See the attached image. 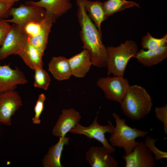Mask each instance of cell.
Masks as SVG:
<instances>
[{"instance_id": "6da1fadb", "label": "cell", "mask_w": 167, "mask_h": 167, "mask_svg": "<svg viewBox=\"0 0 167 167\" xmlns=\"http://www.w3.org/2000/svg\"><path fill=\"white\" fill-rule=\"evenodd\" d=\"M77 16L81 27L80 36L83 48L89 54L94 66L100 68L107 66L108 53L100 32L89 16L80 0H76Z\"/></svg>"}, {"instance_id": "7a4b0ae2", "label": "cell", "mask_w": 167, "mask_h": 167, "mask_svg": "<svg viewBox=\"0 0 167 167\" xmlns=\"http://www.w3.org/2000/svg\"><path fill=\"white\" fill-rule=\"evenodd\" d=\"M120 104L124 114L133 120L144 118L152 106V100L146 90L137 85H130Z\"/></svg>"}, {"instance_id": "3957f363", "label": "cell", "mask_w": 167, "mask_h": 167, "mask_svg": "<svg viewBox=\"0 0 167 167\" xmlns=\"http://www.w3.org/2000/svg\"><path fill=\"white\" fill-rule=\"evenodd\" d=\"M112 116L115 119L116 126L113 127V132L109 139L110 144L114 148H122L125 154H128L139 143L136 141V139L145 137L149 131H143L128 126L126 124L125 119L120 118L116 113H113Z\"/></svg>"}, {"instance_id": "277c9868", "label": "cell", "mask_w": 167, "mask_h": 167, "mask_svg": "<svg viewBox=\"0 0 167 167\" xmlns=\"http://www.w3.org/2000/svg\"><path fill=\"white\" fill-rule=\"evenodd\" d=\"M107 49V75L123 77L129 61L138 51V45L133 41L126 40L118 46H108Z\"/></svg>"}, {"instance_id": "5b68a950", "label": "cell", "mask_w": 167, "mask_h": 167, "mask_svg": "<svg viewBox=\"0 0 167 167\" xmlns=\"http://www.w3.org/2000/svg\"><path fill=\"white\" fill-rule=\"evenodd\" d=\"M97 115L92 124L88 126H84L78 123L69 132L86 136L89 139H94L100 142L107 152L111 154L116 151L115 149L108 141L105 134L108 132L111 134L113 132V127L111 122L108 121L109 125L103 126L98 122Z\"/></svg>"}, {"instance_id": "8992f818", "label": "cell", "mask_w": 167, "mask_h": 167, "mask_svg": "<svg viewBox=\"0 0 167 167\" xmlns=\"http://www.w3.org/2000/svg\"><path fill=\"white\" fill-rule=\"evenodd\" d=\"M28 42V36L24 29L13 24L0 47V60L11 55H18Z\"/></svg>"}, {"instance_id": "52a82bcc", "label": "cell", "mask_w": 167, "mask_h": 167, "mask_svg": "<svg viewBox=\"0 0 167 167\" xmlns=\"http://www.w3.org/2000/svg\"><path fill=\"white\" fill-rule=\"evenodd\" d=\"M96 84L103 91L106 98L119 103L130 85L126 79L116 76L99 78Z\"/></svg>"}, {"instance_id": "ba28073f", "label": "cell", "mask_w": 167, "mask_h": 167, "mask_svg": "<svg viewBox=\"0 0 167 167\" xmlns=\"http://www.w3.org/2000/svg\"><path fill=\"white\" fill-rule=\"evenodd\" d=\"M9 13L12 18L4 19V20L15 24L23 28L30 22L42 20L46 14L45 9L43 8L22 4L17 7H10Z\"/></svg>"}, {"instance_id": "9c48e42d", "label": "cell", "mask_w": 167, "mask_h": 167, "mask_svg": "<svg viewBox=\"0 0 167 167\" xmlns=\"http://www.w3.org/2000/svg\"><path fill=\"white\" fill-rule=\"evenodd\" d=\"M23 104L21 96L15 90L0 93V122L11 126L12 116Z\"/></svg>"}, {"instance_id": "30bf717a", "label": "cell", "mask_w": 167, "mask_h": 167, "mask_svg": "<svg viewBox=\"0 0 167 167\" xmlns=\"http://www.w3.org/2000/svg\"><path fill=\"white\" fill-rule=\"evenodd\" d=\"M126 167H155L154 157L144 143L139 142L129 154L122 156Z\"/></svg>"}, {"instance_id": "8fae6325", "label": "cell", "mask_w": 167, "mask_h": 167, "mask_svg": "<svg viewBox=\"0 0 167 167\" xmlns=\"http://www.w3.org/2000/svg\"><path fill=\"white\" fill-rule=\"evenodd\" d=\"M28 82L24 73L17 67L13 69L9 64L0 63V93L15 90L18 85Z\"/></svg>"}, {"instance_id": "7c38bea8", "label": "cell", "mask_w": 167, "mask_h": 167, "mask_svg": "<svg viewBox=\"0 0 167 167\" xmlns=\"http://www.w3.org/2000/svg\"><path fill=\"white\" fill-rule=\"evenodd\" d=\"M81 118L79 112L73 108L62 110L53 129L52 134L59 137L65 136L79 122Z\"/></svg>"}, {"instance_id": "4fadbf2b", "label": "cell", "mask_w": 167, "mask_h": 167, "mask_svg": "<svg viewBox=\"0 0 167 167\" xmlns=\"http://www.w3.org/2000/svg\"><path fill=\"white\" fill-rule=\"evenodd\" d=\"M25 5L40 7L50 15L55 22L56 19L70 9L72 5L70 0H40L26 1Z\"/></svg>"}, {"instance_id": "5bb4252c", "label": "cell", "mask_w": 167, "mask_h": 167, "mask_svg": "<svg viewBox=\"0 0 167 167\" xmlns=\"http://www.w3.org/2000/svg\"><path fill=\"white\" fill-rule=\"evenodd\" d=\"M85 159L92 167H117L118 163L103 147L92 146L86 152Z\"/></svg>"}, {"instance_id": "9a60e30c", "label": "cell", "mask_w": 167, "mask_h": 167, "mask_svg": "<svg viewBox=\"0 0 167 167\" xmlns=\"http://www.w3.org/2000/svg\"><path fill=\"white\" fill-rule=\"evenodd\" d=\"M55 22L52 16L46 12L38 33L34 36L28 38V42L38 49L43 54L48 43L51 27L53 24Z\"/></svg>"}, {"instance_id": "2e32d148", "label": "cell", "mask_w": 167, "mask_h": 167, "mask_svg": "<svg viewBox=\"0 0 167 167\" xmlns=\"http://www.w3.org/2000/svg\"><path fill=\"white\" fill-rule=\"evenodd\" d=\"M68 60L72 75L77 78L85 77L92 65L90 55L85 49Z\"/></svg>"}, {"instance_id": "e0dca14e", "label": "cell", "mask_w": 167, "mask_h": 167, "mask_svg": "<svg viewBox=\"0 0 167 167\" xmlns=\"http://www.w3.org/2000/svg\"><path fill=\"white\" fill-rule=\"evenodd\" d=\"M69 138L60 137L58 141L49 149L42 162L44 167H63L61 162L62 151L65 145L69 144Z\"/></svg>"}, {"instance_id": "ac0fdd59", "label": "cell", "mask_w": 167, "mask_h": 167, "mask_svg": "<svg viewBox=\"0 0 167 167\" xmlns=\"http://www.w3.org/2000/svg\"><path fill=\"white\" fill-rule=\"evenodd\" d=\"M167 57V46L165 45L157 49L149 50L141 49L135 57L143 66L150 67L165 60Z\"/></svg>"}, {"instance_id": "d6986e66", "label": "cell", "mask_w": 167, "mask_h": 167, "mask_svg": "<svg viewBox=\"0 0 167 167\" xmlns=\"http://www.w3.org/2000/svg\"><path fill=\"white\" fill-rule=\"evenodd\" d=\"M48 70L58 81L69 79L72 75L68 59L63 56L53 57L48 64Z\"/></svg>"}, {"instance_id": "ffe728a7", "label": "cell", "mask_w": 167, "mask_h": 167, "mask_svg": "<svg viewBox=\"0 0 167 167\" xmlns=\"http://www.w3.org/2000/svg\"><path fill=\"white\" fill-rule=\"evenodd\" d=\"M18 55L31 69L34 70L37 67H43L42 57L44 54L28 42Z\"/></svg>"}, {"instance_id": "44dd1931", "label": "cell", "mask_w": 167, "mask_h": 167, "mask_svg": "<svg viewBox=\"0 0 167 167\" xmlns=\"http://www.w3.org/2000/svg\"><path fill=\"white\" fill-rule=\"evenodd\" d=\"M84 4L89 16L99 32L102 33L101 26L102 22L106 19L103 8V2L99 1L80 0Z\"/></svg>"}, {"instance_id": "7402d4cb", "label": "cell", "mask_w": 167, "mask_h": 167, "mask_svg": "<svg viewBox=\"0 0 167 167\" xmlns=\"http://www.w3.org/2000/svg\"><path fill=\"white\" fill-rule=\"evenodd\" d=\"M103 6L107 18L127 8L134 6L140 7L139 4L126 0H107L103 2Z\"/></svg>"}, {"instance_id": "603a6c76", "label": "cell", "mask_w": 167, "mask_h": 167, "mask_svg": "<svg viewBox=\"0 0 167 167\" xmlns=\"http://www.w3.org/2000/svg\"><path fill=\"white\" fill-rule=\"evenodd\" d=\"M167 43V34L161 38L152 37L148 32L146 35L142 38L141 45L143 49L147 50H153L166 45Z\"/></svg>"}, {"instance_id": "cb8c5ba5", "label": "cell", "mask_w": 167, "mask_h": 167, "mask_svg": "<svg viewBox=\"0 0 167 167\" xmlns=\"http://www.w3.org/2000/svg\"><path fill=\"white\" fill-rule=\"evenodd\" d=\"M34 71V86L36 88L47 90L51 81L50 77L43 68L37 67Z\"/></svg>"}, {"instance_id": "d4e9b609", "label": "cell", "mask_w": 167, "mask_h": 167, "mask_svg": "<svg viewBox=\"0 0 167 167\" xmlns=\"http://www.w3.org/2000/svg\"><path fill=\"white\" fill-rule=\"evenodd\" d=\"M158 140L148 136L146 137L144 143L148 150L154 154L155 162L162 159L167 158V152L160 150L155 145V142Z\"/></svg>"}, {"instance_id": "484cf974", "label": "cell", "mask_w": 167, "mask_h": 167, "mask_svg": "<svg viewBox=\"0 0 167 167\" xmlns=\"http://www.w3.org/2000/svg\"><path fill=\"white\" fill-rule=\"evenodd\" d=\"M45 100L46 97L44 94L39 95L34 108V116L32 119V123L34 124H39L41 122L40 117L43 110Z\"/></svg>"}, {"instance_id": "4316f807", "label": "cell", "mask_w": 167, "mask_h": 167, "mask_svg": "<svg viewBox=\"0 0 167 167\" xmlns=\"http://www.w3.org/2000/svg\"><path fill=\"white\" fill-rule=\"evenodd\" d=\"M154 112L156 118L163 124L165 133L167 134V105L160 107H155Z\"/></svg>"}, {"instance_id": "83f0119b", "label": "cell", "mask_w": 167, "mask_h": 167, "mask_svg": "<svg viewBox=\"0 0 167 167\" xmlns=\"http://www.w3.org/2000/svg\"><path fill=\"white\" fill-rule=\"evenodd\" d=\"M11 25L4 19H0V47L11 29Z\"/></svg>"}, {"instance_id": "f1b7e54d", "label": "cell", "mask_w": 167, "mask_h": 167, "mask_svg": "<svg viewBox=\"0 0 167 167\" xmlns=\"http://www.w3.org/2000/svg\"><path fill=\"white\" fill-rule=\"evenodd\" d=\"M12 6L0 1V19H7L10 16L9 9Z\"/></svg>"}, {"instance_id": "f546056e", "label": "cell", "mask_w": 167, "mask_h": 167, "mask_svg": "<svg viewBox=\"0 0 167 167\" xmlns=\"http://www.w3.org/2000/svg\"><path fill=\"white\" fill-rule=\"evenodd\" d=\"M19 0H0V1L12 6L16 2L19 1Z\"/></svg>"}, {"instance_id": "4dcf8cb0", "label": "cell", "mask_w": 167, "mask_h": 167, "mask_svg": "<svg viewBox=\"0 0 167 167\" xmlns=\"http://www.w3.org/2000/svg\"></svg>"}]
</instances>
